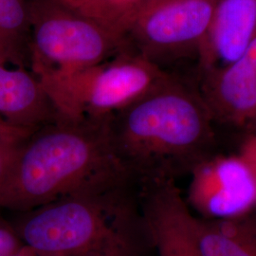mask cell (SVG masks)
<instances>
[{
	"instance_id": "cell-1",
	"label": "cell",
	"mask_w": 256,
	"mask_h": 256,
	"mask_svg": "<svg viewBox=\"0 0 256 256\" xmlns=\"http://www.w3.org/2000/svg\"><path fill=\"white\" fill-rule=\"evenodd\" d=\"M128 184L138 183L115 153L108 120L60 116L20 144L0 184V209L20 214Z\"/></svg>"
},
{
	"instance_id": "cell-2",
	"label": "cell",
	"mask_w": 256,
	"mask_h": 256,
	"mask_svg": "<svg viewBox=\"0 0 256 256\" xmlns=\"http://www.w3.org/2000/svg\"><path fill=\"white\" fill-rule=\"evenodd\" d=\"M214 120L198 88L168 74L144 97L108 120L120 162L140 185L174 180L212 155Z\"/></svg>"
},
{
	"instance_id": "cell-3",
	"label": "cell",
	"mask_w": 256,
	"mask_h": 256,
	"mask_svg": "<svg viewBox=\"0 0 256 256\" xmlns=\"http://www.w3.org/2000/svg\"><path fill=\"white\" fill-rule=\"evenodd\" d=\"M12 224L43 256H144L151 247L138 184L68 196L20 212Z\"/></svg>"
},
{
	"instance_id": "cell-4",
	"label": "cell",
	"mask_w": 256,
	"mask_h": 256,
	"mask_svg": "<svg viewBox=\"0 0 256 256\" xmlns=\"http://www.w3.org/2000/svg\"><path fill=\"white\" fill-rule=\"evenodd\" d=\"M30 55L41 81L77 74L124 50V37L59 0H32Z\"/></svg>"
},
{
	"instance_id": "cell-5",
	"label": "cell",
	"mask_w": 256,
	"mask_h": 256,
	"mask_svg": "<svg viewBox=\"0 0 256 256\" xmlns=\"http://www.w3.org/2000/svg\"><path fill=\"white\" fill-rule=\"evenodd\" d=\"M168 74L126 48L102 64L42 84L61 116L106 120L144 97Z\"/></svg>"
},
{
	"instance_id": "cell-6",
	"label": "cell",
	"mask_w": 256,
	"mask_h": 256,
	"mask_svg": "<svg viewBox=\"0 0 256 256\" xmlns=\"http://www.w3.org/2000/svg\"><path fill=\"white\" fill-rule=\"evenodd\" d=\"M218 0H142L124 34L126 48L164 68L198 56Z\"/></svg>"
},
{
	"instance_id": "cell-7",
	"label": "cell",
	"mask_w": 256,
	"mask_h": 256,
	"mask_svg": "<svg viewBox=\"0 0 256 256\" xmlns=\"http://www.w3.org/2000/svg\"><path fill=\"white\" fill-rule=\"evenodd\" d=\"M187 196L191 210L204 220H230L256 210L254 174L244 156L212 155L191 173Z\"/></svg>"
},
{
	"instance_id": "cell-8",
	"label": "cell",
	"mask_w": 256,
	"mask_h": 256,
	"mask_svg": "<svg viewBox=\"0 0 256 256\" xmlns=\"http://www.w3.org/2000/svg\"><path fill=\"white\" fill-rule=\"evenodd\" d=\"M147 236L158 256H203L198 242L196 216L174 180L138 185Z\"/></svg>"
},
{
	"instance_id": "cell-9",
	"label": "cell",
	"mask_w": 256,
	"mask_h": 256,
	"mask_svg": "<svg viewBox=\"0 0 256 256\" xmlns=\"http://www.w3.org/2000/svg\"><path fill=\"white\" fill-rule=\"evenodd\" d=\"M198 88L214 122L247 128L256 117V37L232 63L202 72Z\"/></svg>"
},
{
	"instance_id": "cell-10",
	"label": "cell",
	"mask_w": 256,
	"mask_h": 256,
	"mask_svg": "<svg viewBox=\"0 0 256 256\" xmlns=\"http://www.w3.org/2000/svg\"><path fill=\"white\" fill-rule=\"evenodd\" d=\"M256 37V0H218L200 54V72L236 61Z\"/></svg>"
},
{
	"instance_id": "cell-11",
	"label": "cell",
	"mask_w": 256,
	"mask_h": 256,
	"mask_svg": "<svg viewBox=\"0 0 256 256\" xmlns=\"http://www.w3.org/2000/svg\"><path fill=\"white\" fill-rule=\"evenodd\" d=\"M60 117L40 79L32 72L12 68L0 61V120L34 131Z\"/></svg>"
},
{
	"instance_id": "cell-12",
	"label": "cell",
	"mask_w": 256,
	"mask_h": 256,
	"mask_svg": "<svg viewBox=\"0 0 256 256\" xmlns=\"http://www.w3.org/2000/svg\"><path fill=\"white\" fill-rule=\"evenodd\" d=\"M194 228L203 256H256V210L230 220L196 216Z\"/></svg>"
},
{
	"instance_id": "cell-13",
	"label": "cell",
	"mask_w": 256,
	"mask_h": 256,
	"mask_svg": "<svg viewBox=\"0 0 256 256\" xmlns=\"http://www.w3.org/2000/svg\"><path fill=\"white\" fill-rule=\"evenodd\" d=\"M142 2V0H86L74 8L124 37Z\"/></svg>"
},
{
	"instance_id": "cell-14",
	"label": "cell",
	"mask_w": 256,
	"mask_h": 256,
	"mask_svg": "<svg viewBox=\"0 0 256 256\" xmlns=\"http://www.w3.org/2000/svg\"><path fill=\"white\" fill-rule=\"evenodd\" d=\"M30 34L28 9L21 0H0V36Z\"/></svg>"
},
{
	"instance_id": "cell-15",
	"label": "cell",
	"mask_w": 256,
	"mask_h": 256,
	"mask_svg": "<svg viewBox=\"0 0 256 256\" xmlns=\"http://www.w3.org/2000/svg\"><path fill=\"white\" fill-rule=\"evenodd\" d=\"M28 135L0 133V184L7 174L20 144Z\"/></svg>"
},
{
	"instance_id": "cell-16",
	"label": "cell",
	"mask_w": 256,
	"mask_h": 256,
	"mask_svg": "<svg viewBox=\"0 0 256 256\" xmlns=\"http://www.w3.org/2000/svg\"><path fill=\"white\" fill-rule=\"evenodd\" d=\"M23 245L14 224L0 216V256H10Z\"/></svg>"
},
{
	"instance_id": "cell-17",
	"label": "cell",
	"mask_w": 256,
	"mask_h": 256,
	"mask_svg": "<svg viewBox=\"0 0 256 256\" xmlns=\"http://www.w3.org/2000/svg\"><path fill=\"white\" fill-rule=\"evenodd\" d=\"M239 153L244 156V158L248 162L250 166L256 182V140L252 137L248 135L243 144H241V148Z\"/></svg>"
},
{
	"instance_id": "cell-18",
	"label": "cell",
	"mask_w": 256,
	"mask_h": 256,
	"mask_svg": "<svg viewBox=\"0 0 256 256\" xmlns=\"http://www.w3.org/2000/svg\"><path fill=\"white\" fill-rule=\"evenodd\" d=\"M32 131H27L24 129H20V128H14L12 126H10L9 124L3 122L0 120V133H14V134H24L27 135L32 133Z\"/></svg>"
},
{
	"instance_id": "cell-19",
	"label": "cell",
	"mask_w": 256,
	"mask_h": 256,
	"mask_svg": "<svg viewBox=\"0 0 256 256\" xmlns=\"http://www.w3.org/2000/svg\"><path fill=\"white\" fill-rule=\"evenodd\" d=\"M10 256H43L40 254L36 252V250H34L32 248L28 247L26 245H23L22 247L19 248L18 250H16L14 254Z\"/></svg>"
},
{
	"instance_id": "cell-20",
	"label": "cell",
	"mask_w": 256,
	"mask_h": 256,
	"mask_svg": "<svg viewBox=\"0 0 256 256\" xmlns=\"http://www.w3.org/2000/svg\"><path fill=\"white\" fill-rule=\"evenodd\" d=\"M248 135L254 138L256 140V117L252 120V122L248 126Z\"/></svg>"
},
{
	"instance_id": "cell-21",
	"label": "cell",
	"mask_w": 256,
	"mask_h": 256,
	"mask_svg": "<svg viewBox=\"0 0 256 256\" xmlns=\"http://www.w3.org/2000/svg\"><path fill=\"white\" fill-rule=\"evenodd\" d=\"M59 1L63 2L64 4H68V5H70V6H72L76 0H59Z\"/></svg>"
},
{
	"instance_id": "cell-22",
	"label": "cell",
	"mask_w": 256,
	"mask_h": 256,
	"mask_svg": "<svg viewBox=\"0 0 256 256\" xmlns=\"http://www.w3.org/2000/svg\"><path fill=\"white\" fill-rule=\"evenodd\" d=\"M84 1H86V0H76L75 1V3H74V5H72V7H75V6H77L78 4H80V3H82Z\"/></svg>"
}]
</instances>
